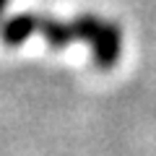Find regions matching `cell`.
I'll return each mask as SVG.
<instances>
[{
	"label": "cell",
	"instance_id": "277c9868",
	"mask_svg": "<svg viewBox=\"0 0 156 156\" xmlns=\"http://www.w3.org/2000/svg\"><path fill=\"white\" fill-rule=\"evenodd\" d=\"M70 23H73V31H76V39L89 42V44H91V42L96 39V34H99L104 18H99L96 13H78Z\"/></svg>",
	"mask_w": 156,
	"mask_h": 156
},
{
	"label": "cell",
	"instance_id": "3957f363",
	"mask_svg": "<svg viewBox=\"0 0 156 156\" xmlns=\"http://www.w3.org/2000/svg\"><path fill=\"white\" fill-rule=\"evenodd\" d=\"M39 34L52 50H65L76 39V31H73V23H65L55 16H42L39 18Z\"/></svg>",
	"mask_w": 156,
	"mask_h": 156
},
{
	"label": "cell",
	"instance_id": "7a4b0ae2",
	"mask_svg": "<svg viewBox=\"0 0 156 156\" xmlns=\"http://www.w3.org/2000/svg\"><path fill=\"white\" fill-rule=\"evenodd\" d=\"M39 18L37 13H18V16H11L3 26V42L8 47H18L23 44L31 34H39Z\"/></svg>",
	"mask_w": 156,
	"mask_h": 156
},
{
	"label": "cell",
	"instance_id": "6da1fadb",
	"mask_svg": "<svg viewBox=\"0 0 156 156\" xmlns=\"http://www.w3.org/2000/svg\"><path fill=\"white\" fill-rule=\"evenodd\" d=\"M91 55H94V65L101 70H109L120 60V50H122V31L115 21H104L96 34V39L91 42Z\"/></svg>",
	"mask_w": 156,
	"mask_h": 156
}]
</instances>
